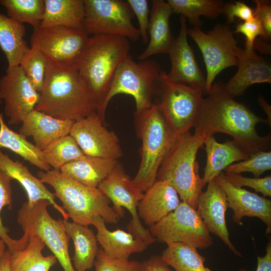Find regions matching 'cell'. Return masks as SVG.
<instances>
[{
    "mask_svg": "<svg viewBox=\"0 0 271 271\" xmlns=\"http://www.w3.org/2000/svg\"><path fill=\"white\" fill-rule=\"evenodd\" d=\"M206 95L200 103L193 127L194 134L204 139L216 133H226L251 155L269 150L270 134L260 136L255 128L258 123L269 124L267 119L236 101L226 91L221 82L214 83Z\"/></svg>",
    "mask_w": 271,
    "mask_h": 271,
    "instance_id": "obj_1",
    "label": "cell"
},
{
    "mask_svg": "<svg viewBox=\"0 0 271 271\" xmlns=\"http://www.w3.org/2000/svg\"><path fill=\"white\" fill-rule=\"evenodd\" d=\"M35 109L54 118L76 121L97 109L77 65L48 60L44 85Z\"/></svg>",
    "mask_w": 271,
    "mask_h": 271,
    "instance_id": "obj_2",
    "label": "cell"
},
{
    "mask_svg": "<svg viewBox=\"0 0 271 271\" xmlns=\"http://www.w3.org/2000/svg\"><path fill=\"white\" fill-rule=\"evenodd\" d=\"M125 37L94 35L89 37L77 64L79 75L92 99L100 107L118 67L129 55Z\"/></svg>",
    "mask_w": 271,
    "mask_h": 271,
    "instance_id": "obj_3",
    "label": "cell"
},
{
    "mask_svg": "<svg viewBox=\"0 0 271 271\" xmlns=\"http://www.w3.org/2000/svg\"><path fill=\"white\" fill-rule=\"evenodd\" d=\"M39 179L50 185L72 221L92 225V218L101 217L105 223L116 224L120 218L110 206V201L98 188L84 186L55 169L39 171Z\"/></svg>",
    "mask_w": 271,
    "mask_h": 271,
    "instance_id": "obj_4",
    "label": "cell"
},
{
    "mask_svg": "<svg viewBox=\"0 0 271 271\" xmlns=\"http://www.w3.org/2000/svg\"><path fill=\"white\" fill-rule=\"evenodd\" d=\"M136 118L142 144L141 163L132 182L144 193L156 181L159 169L178 136L158 104L136 114Z\"/></svg>",
    "mask_w": 271,
    "mask_h": 271,
    "instance_id": "obj_5",
    "label": "cell"
},
{
    "mask_svg": "<svg viewBox=\"0 0 271 271\" xmlns=\"http://www.w3.org/2000/svg\"><path fill=\"white\" fill-rule=\"evenodd\" d=\"M203 144V138L190 131L178 136L161 164L156 179L168 182L181 200L195 209L203 188L196 159Z\"/></svg>",
    "mask_w": 271,
    "mask_h": 271,
    "instance_id": "obj_6",
    "label": "cell"
},
{
    "mask_svg": "<svg viewBox=\"0 0 271 271\" xmlns=\"http://www.w3.org/2000/svg\"><path fill=\"white\" fill-rule=\"evenodd\" d=\"M160 64L148 59L137 62L129 55L117 69L104 99L96 110L104 121L110 100L118 94L132 96L136 102V114L147 109L153 104L152 98L158 92Z\"/></svg>",
    "mask_w": 271,
    "mask_h": 271,
    "instance_id": "obj_7",
    "label": "cell"
},
{
    "mask_svg": "<svg viewBox=\"0 0 271 271\" xmlns=\"http://www.w3.org/2000/svg\"><path fill=\"white\" fill-rule=\"evenodd\" d=\"M50 205L47 200H39L32 206L24 202L18 211L17 222L29 238L36 235L41 238L64 271H76L69 253L70 237L62 220L54 219L49 213Z\"/></svg>",
    "mask_w": 271,
    "mask_h": 271,
    "instance_id": "obj_8",
    "label": "cell"
},
{
    "mask_svg": "<svg viewBox=\"0 0 271 271\" xmlns=\"http://www.w3.org/2000/svg\"><path fill=\"white\" fill-rule=\"evenodd\" d=\"M188 35L203 57L207 73L204 93L207 94L220 72L227 68L238 66L242 48L238 46L233 31L227 24H217L207 33L193 27L188 29Z\"/></svg>",
    "mask_w": 271,
    "mask_h": 271,
    "instance_id": "obj_9",
    "label": "cell"
},
{
    "mask_svg": "<svg viewBox=\"0 0 271 271\" xmlns=\"http://www.w3.org/2000/svg\"><path fill=\"white\" fill-rule=\"evenodd\" d=\"M83 30L88 35H114L136 42L140 33L132 24L134 14L127 1L84 0Z\"/></svg>",
    "mask_w": 271,
    "mask_h": 271,
    "instance_id": "obj_10",
    "label": "cell"
},
{
    "mask_svg": "<svg viewBox=\"0 0 271 271\" xmlns=\"http://www.w3.org/2000/svg\"><path fill=\"white\" fill-rule=\"evenodd\" d=\"M157 240L167 244L181 242L199 249L213 245V238L196 209L181 201L178 206L150 227Z\"/></svg>",
    "mask_w": 271,
    "mask_h": 271,
    "instance_id": "obj_11",
    "label": "cell"
},
{
    "mask_svg": "<svg viewBox=\"0 0 271 271\" xmlns=\"http://www.w3.org/2000/svg\"><path fill=\"white\" fill-rule=\"evenodd\" d=\"M158 92L161 98L158 105L174 132L179 136L190 131L194 127L203 92L172 81L163 70Z\"/></svg>",
    "mask_w": 271,
    "mask_h": 271,
    "instance_id": "obj_12",
    "label": "cell"
},
{
    "mask_svg": "<svg viewBox=\"0 0 271 271\" xmlns=\"http://www.w3.org/2000/svg\"><path fill=\"white\" fill-rule=\"evenodd\" d=\"M98 188L112 203V208L120 218L124 216V208L130 213L132 218L127 228L134 237L147 241L151 244L157 241L149 229L143 226L138 216V206L144 193L133 185L132 180L118 163Z\"/></svg>",
    "mask_w": 271,
    "mask_h": 271,
    "instance_id": "obj_13",
    "label": "cell"
},
{
    "mask_svg": "<svg viewBox=\"0 0 271 271\" xmlns=\"http://www.w3.org/2000/svg\"><path fill=\"white\" fill-rule=\"evenodd\" d=\"M89 37L83 30L39 26L34 28L30 41L31 46L37 48L47 60L77 65Z\"/></svg>",
    "mask_w": 271,
    "mask_h": 271,
    "instance_id": "obj_14",
    "label": "cell"
},
{
    "mask_svg": "<svg viewBox=\"0 0 271 271\" xmlns=\"http://www.w3.org/2000/svg\"><path fill=\"white\" fill-rule=\"evenodd\" d=\"M38 92L20 66L7 68L0 78V99L5 104V113L10 125L22 123L38 103Z\"/></svg>",
    "mask_w": 271,
    "mask_h": 271,
    "instance_id": "obj_15",
    "label": "cell"
},
{
    "mask_svg": "<svg viewBox=\"0 0 271 271\" xmlns=\"http://www.w3.org/2000/svg\"><path fill=\"white\" fill-rule=\"evenodd\" d=\"M96 111L75 121L70 132L84 155L117 160L122 156L116 133L103 124Z\"/></svg>",
    "mask_w": 271,
    "mask_h": 271,
    "instance_id": "obj_16",
    "label": "cell"
},
{
    "mask_svg": "<svg viewBox=\"0 0 271 271\" xmlns=\"http://www.w3.org/2000/svg\"><path fill=\"white\" fill-rule=\"evenodd\" d=\"M179 35L175 38L168 55L171 69L167 75L173 81L205 91L206 79L200 70L187 40L186 18L181 16Z\"/></svg>",
    "mask_w": 271,
    "mask_h": 271,
    "instance_id": "obj_17",
    "label": "cell"
},
{
    "mask_svg": "<svg viewBox=\"0 0 271 271\" xmlns=\"http://www.w3.org/2000/svg\"><path fill=\"white\" fill-rule=\"evenodd\" d=\"M227 208L225 193L215 179L211 180L200 195L196 210L209 232L219 237L234 254L242 257L229 238L225 218Z\"/></svg>",
    "mask_w": 271,
    "mask_h": 271,
    "instance_id": "obj_18",
    "label": "cell"
},
{
    "mask_svg": "<svg viewBox=\"0 0 271 271\" xmlns=\"http://www.w3.org/2000/svg\"><path fill=\"white\" fill-rule=\"evenodd\" d=\"M226 194L228 208L233 211L232 220L242 224L244 217H257L266 225L265 234L271 232V201L264 197L235 187L224 177L222 172L215 178Z\"/></svg>",
    "mask_w": 271,
    "mask_h": 271,
    "instance_id": "obj_19",
    "label": "cell"
},
{
    "mask_svg": "<svg viewBox=\"0 0 271 271\" xmlns=\"http://www.w3.org/2000/svg\"><path fill=\"white\" fill-rule=\"evenodd\" d=\"M180 202L177 192L168 182L156 180L139 203V217L151 227L174 210Z\"/></svg>",
    "mask_w": 271,
    "mask_h": 271,
    "instance_id": "obj_20",
    "label": "cell"
},
{
    "mask_svg": "<svg viewBox=\"0 0 271 271\" xmlns=\"http://www.w3.org/2000/svg\"><path fill=\"white\" fill-rule=\"evenodd\" d=\"M237 67L234 75L224 83L226 91L233 98L242 95L253 84L271 83L270 65L255 50L247 52L242 49Z\"/></svg>",
    "mask_w": 271,
    "mask_h": 271,
    "instance_id": "obj_21",
    "label": "cell"
},
{
    "mask_svg": "<svg viewBox=\"0 0 271 271\" xmlns=\"http://www.w3.org/2000/svg\"><path fill=\"white\" fill-rule=\"evenodd\" d=\"M173 14V10L168 2L163 0L152 1L149 42L146 48L138 56L139 60H145L157 54H168L175 39L170 26V18Z\"/></svg>",
    "mask_w": 271,
    "mask_h": 271,
    "instance_id": "obj_22",
    "label": "cell"
},
{
    "mask_svg": "<svg viewBox=\"0 0 271 271\" xmlns=\"http://www.w3.org/2000/svg\"><path fill=\"white\" fill-rule=\"evenodd\" d=\"M74 121L59 119L35 109L24 119L19 133L32 137L35 146L43 151L55 141L70 134Z\"/></svg>",
    "mask_w": 271,
    "mask_h": 271,
    "instance_id": "obj_23",
    "label": "cell"
},
{
    "mask_svg": "<svg viewBox=\"0 0 271 271\" xmlns=\"http://www.w3.org/2000/svg\"><path fill=\"white\" fill-rule=\"evenodd\" d=\"M0 169L13 180H17L24 188L29 206L33 205L39 200H47L61 214L64 220H68V215L65 210L56 202L54 193L51 192L39 178L33 175L26 166L19 161H13L1 149Z\"/></svg>",
    "mask_w": 271,
    "mask_h": 271,
    "instance_id": "obj_24",
    "label": "cell"
},
{
    "mask_svg": "<svg viewBox=\"0 0 271 271\" xmlns=\"http://www.w3.org/2000/svg\"><path fill=\"white\" fill-rule=\"evenodd\" d=\"M206 152V164L201 178L203 188L210 181L220 174L222 171L234 162L247 159L251 154L234 140L223 143L216 141L215 137L204 138Z\"/></svg>",
    "mask_w": 271,
    "mask_h": 271,
    "instance_id": "obj_25",
    "label": "cell"
},
{
    "mask_svg": "<svg viewBox=\"0 0 271 271\" xmlns=\"http://www.w3.org/2000/svg\"><path fill=\"white\" fill-rule=\"evenodd\" d=\"M92 225L97 230V242L109 256L128 259L131 254L142 252L151 245L148 241L137 238L124 230L118 229L110 231L101 217H94Z\"/></svg>",
    "mask_w": 271,
    "mask_h": 271,
    "instance_id": "obj_26",
    "label": "cell"
},
{
    "mask_svg": "<svg viewBox=\"0 0 271 271\" xmlns=\"http://www.w3.org/2000/svg\"><path fill=\"white\" fill-rule=\"evenodd\" d=\"M117 160L84 155L63 166L60 172L89 187L98 188L118 164Z\"/></svg>",
    "mask_w": 271,
    "mask_h": 271,
    "instance_id": "obj_27",
    "label": "cell"
},
{
    "mask_svg": "<svg viewBox=\"0 0 271 271\" xmlns=\"http://www.w3.org/2000/svg\"><path fill=\"white\" fill-rule=\"evenodd\" d=\"M62 221L67 234L73 242L72 263L75 269L87 271L91 269L99 250L96 235L88 226L68 220Z\"/></svg>",
    "mask_w": 271,
    "mask_h": 271,
    "instance_id": "obj_28",
    "label": "cell"
},
{
    "mask_svg": "<svg viewBox=\"0 0 271 271\" xmlns=\"http://www.w3.org/2000/svg\"><path fill=\"white\" fill-rule=\"evenodd\" d=\"M45 10L40 26L83 30L84 0H44Z\"/></svg>",
    "mask_w": 271,
    "mask_h": 271,
    "instance_id": "obj_29",
    "label": "cell"
},
{
    "mask_svg": "<svg viewBox=\"0 0 271 271\" xmlns=\"http://www.w3.org/2000/svg\"><path fill=\"white\" fill-rule=\"evenodd\" d=\"M25 34L23 24L0 13V47L8 61L7 68L19 66L29 48L24 39Z\"/></svg>",
    "mask_w": 271,
    "mask_h": 271,
    "instance_id": "obj_30",
    "label": "cell"
},
{
    "mask_svg": "<svg viewBox=\"0 0 271 271\" xmlns=\"http://www.w3.org/2000/svg\"><path fill=\"white\" fill-rule=\"evenodd\" d=\"M45 244L38 236L30 237L27 246L23 249L11 253V271H49L57 261L54 255L44 256L42 250Z\"/></svg>",
    "mask_w": 271,
    "mask_h": 271,
    "instance_id": "obj_31",
    "label": "cell"
},
{
    "mask_svg": "<svg viewBox=\"0 0 271 271\" xmlns=\"http://www.w3.org/2000/svg\"><path fill=\"white\" fill-rule=\"evenodd\" d=\"M1 148L10 150L44 171L50 170V166L45 160L42 151L21 134L9 128L0 113V149Z\"/></svg>",
    "mask_w": 271,
    "mask_h": 271,
    "instance_id": "obj_32",
    "label": "cell"
},
{
    "mask_svg": "<svg viewBox=\"0 0 271 271\" xmlns=\"http://www.w3.org/2000/svg\"><path fill=\"white\" fill-rule=\"evenodd\" d=\"M161 257L175 271H214L205 266L206 258L197 248L181 242L167 244Z\"/></svg>",
    "mask_w": 271,
    "mask_h": 271,
    "instance_id": "obj_33",
    "label": "cell"
},
{
    "mask_svg": "<svg viewBox=\"0 0 271 271\" xmlns=\"http://www.w3.org/2000/svg\"><path fill=\"white\" fill-rule=\"evenodd\" d=\"M173 13L188 18L193 27L201 28V16L215 19L223 14L221 0H168Z\"/></svg>",
    "mask_w": 271,
    "mask_h": 271,
    "instance_id": "obj_34",
    "label": "cell"
},
{
    "mask_svg": "<svg viewBox=\"0 0 271 271\" xmlns=\"http://www.w3.org/2000/svg\"><path fill=\"white\" fill-rule=\"evenodd\" d=\"M42 151L47 164L56 170L84 155L70 134L55 141Z\"/></svg>",
    "mask_w": 271,
    "mask_h": 271,
    "instance_id": "obj_35",
    "label": "cell"
},
{
    "mask_svg": "<svg viewBox=\"0 0 271 271\" xmlns=\"http://www.w3.org/2000/svg\"><path fill=\"white\" fill-rule=\"evenodd\" d=\"M0 4L7 16L16 21L28 23L33 28L40 26L45 10L44 0H0Z\"/></svg>",
    "mask_w": 271,
    "mask_h": 271,
    "instance_id": "obj_36",
    "label": "cell"
},
{
    "mask_svg": "<svg viewBox=\"0 0 271 271\" xmlns=\"http://www.w3.org/2000/svg\"><path fill=\"white\" fill-rule=\"evenodd\" d=\"M13 179L0 169V238L6 243L11 253L23 249L27 245L29 237L25 234L18 239L12 238L9 234V229L2 222L1 213L3 208L12 206V190L11 182Z\"/></svg>",
    "mask_w": 271,
    "mask_h": 271,
    "instance_id": "obj_37",
    "label": "cell"
},
{
    "mask_svg": "<svg viewBox=\"0 0 271 271\" xmlns=\"http://www.w3.org/2000/svg\"><path fill=\"white\" fill-rule=\"evenodd\" d=\"M48 60L36 47L31 46L24 54L20 66L34 89L41 92L45 79Z\"/></svg>",
    "mask_w": 271,
    "mask_h": 271,
    "instance_id": "obj_38",
    "label": "cell"
},
{
    "mask_svg": "<svg viewBox=\"0 0 271 271\" xmlns=\"http://www.w3.org/2000/svg\"><path fill=\"white\" fill-rule=\"evenodd\" d=\"M270 169V151H261L251 154L247 159L228 166L224 171L226 173L236 174L250 172L254 178H260L264 172Z\"/></svg>",
    "mask_w": 271,
    "mask_h": 271,
    "instance_id": "obj_39",
    "label": "cell"
},
{
    "mask_svg": "<svg viewBox=\"0 0 271 271\" xmlns=\"http://www.w3.org/2000/svg\"><path fill=\"white\" fill-rule=\"evenodd\" d=\"M95 271H143V262L107 255L99 249L94 263Z\"/></svg>",
    "mask_w": 271,
    "mask_h": 271,
    "instance_id": "obj_40",
    "label": "cell"
},
{
    "mask_svg": "<svg viewBox=\"0 0 271 271\" xmlns=\"http://www.w3.org/2000/svg\"><path fill=\"white\" fill-rule=\"evenodd\" d=\"M223 174L227 180L235 187H249L256 192L261 193L264 197L271 196L270 175L263 178H248L233 173H223Z\"/></svg>",
    "mask_w": 271,
    "mask_h": 271,
    "instance_id": "obj_41",
    "label": "cell"
},
{
    "mask_svg": "<svg viewBox=\"0 0 271 271\" xmlns=\"http://www.w3.org/2000/svg\"><path fill=\"white\" fill-rule=\"evenodd\" d=\"M234 34L241 33L245 37L244 51L247 52L254 51V43L257 37L265 39V33L260 21L255 17L253 19L238 23L235 26Z\"/></svg>",
    "mask_w": 271,
    "mask_h": 271,
    "instance_id": "obj_42",
    "label": "cell"
},
{
    "mask_svg": "<svg viewBox=\"0 0 271 271\" xmlns=\"http://www.w3.org/2000/svg\"><path fill=\"white\" fill-rule=\"evenodd\" d=\"M134 15L137 17L139 28L138 29L143 43L148 44L149 42V22L150 11L149 2L147 0H127Z\"/></svg>",
    "mask_w": 271,
    "mask_h": 271,
    "instance_id": "obj_43",
    "label": "cell"
},
{
    "mask_svg": "<svg viewBox=\"0 0 271 271\" xmlns=\"http://www.w3.org/2000/svg\"><path fill=\"white\" fill-rule=\"evenodd\" d=\"M222 14L225 16L226 24L228 25L235 22V18L246 22L254 17L253 10L241 1L224 3Z\"/></svg>",
    "mask_w": 271,
    "mask_h": 271,
    "instance_id": "obj_44",
    "label": "cell"
},
{
    "mask_svg": "<svg viewBox=\"0 0 271 271\" xmlns=\"http://www.w3.org/2000/svg\"><path fill=\"white\" fill-rule=\"evenodd\" d=\"M255 8L254 16L261 22L265 33V39L271 38V5L270 1L254 0Z\"/></svg>",
    "mask_w": 271,
    "mask_h": 271,
    "instance_id": "obj_45",
    "label": "cell"
},
{
    "mask_svg": "<svg viewBox=\"0 0 271 271\" xmlns=\"http://www.w3.org/2000/svg\"><path fill=\"white\" fill-rule=\"evenodd\" d=\"M142 262L143 271H173L162 259L161 256H152Z\"/></svg>",
    "mask_w": 271,
    "mask_h": 271,
    "instance_id": "obj_46",
    "label": "cell"
},
{
    "mask_svg": "<svg viewBox=\"0 0 271 271\" xmlns=\"http://www.w3.org/2000/svg\"><path fill=\"white\" fill-rule=\"evenodd\" d=\"M238 271H247L241 268ZM255 271H271V241L269 240L265 247V254L257 257V268Z\"/></svg>",
    "mask_w": 271,
    "mask_h": 271,
    "instance_id": "obj_47",
    "label": "cell"
},
{
    "mask_svg": "<svg viewBox=\"0 0 271 271\" xmlns=\"http://www.w3.org/2000/svg\"><path fill=\"white\" fill-rule=\"evenodd\" d=\"M11 252L6 250L0 258V271H11L10 266V256Z\"/></svg>",
    "mask_w": 271,
    "mask_h": 271,
    "instance_id": "obj_48",
    "label": "cell"
},
{
    "mask_svg": "<svg viewBox=\"0 0 271 271\" xmlns=\"http://www.w3.org/2000/svg\"><path fill=\"white\" fill-rule=\"evenodd\" d=\"M255 48L265 54L269 55L270 54V45L268 43H264L256 39L254 43V50Z\"/></svg>",
    "mask_w": 271,
    "mask_h": 271,
    "instance_id": "obj_49",
    "label": "cell"
},
{
    "mask_svg": "<svg viewBox=\"0 0 271 271\" xmlns=\"http://www.w3.org/2000/svg\"><path fill=\"white\" fill-rule=\"evenodd\" d=\"M258 102L260 106L267 114L268 116L267 120L270 125V106L262 97H260L258 98Z\"/></svg>",
    "mask_w": 271,
    "mask_h": 271,
    "instance_id": "obj_50",
    "label": "cell"
},
{
    "mask_svg": "<svg viewBox=\"0 0 271 271\" xmlns=\"http://www.w3.org/2000/svg\"><path fill=\"white\" fill-rule=\"evenodd\" d=\"M6 244L5 242L0 238V258L4 254L6 250Z\"/></svg>",
    "mask_w": 271,
    "mask_h": 271,
    "instance_id": "obj_51",
    "label": "cell"
}]
</instances>
